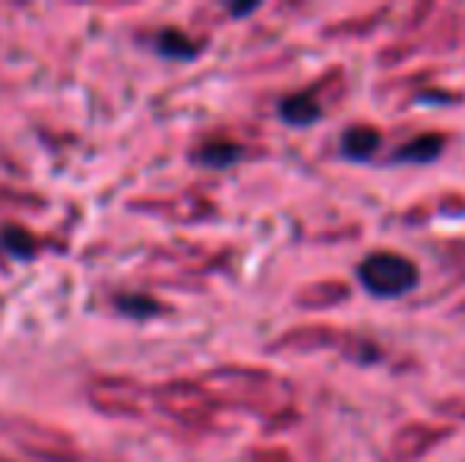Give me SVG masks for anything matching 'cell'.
I'll list each match as a JSON object with an SVG mask.
<instances>
[{"instance_id":"7","label":"cell","mask_w":465,"mask_h":462,"mask_svg":"<svg viewBox=\"0 0 465 462\" xmlns=\"http://www.w3.org/2000/svg\"><path fill=\"white\" fill-rule=\"evenodd\" d=\"M440 149H443V136L424 133V136H418V140L405 143L396 152V162H430L440 155Z\"/></svg>"},{"instance_id":"6","label":"cell","mask_w":465,"mask_h":462,"mask_svg":"<svg viewBox=\"0 0 465 462\" xmlns=\"http://www.w3.org/2000/svg\"><path fill=\"white\" fill-rule=\"evenodd\" d=\"M380 146V133L373 127H351L342 136V152L351 159H368L371 152H377Z\"/></svg>"},{"instance_id":"3","label":"cell","mask_w":465,"mask_h":462,"mask_svg":"<svg viewBox=\"0 0 465 462\" xmlns=\"http://www.w3.org/2000/svg\"><path fill=\"white\" fill-rule=\"evenodd\" d=\"M149 399L155 408L174 415V418L184 421H200L219 406L215 393L206 383H187V380H174V383H162V387L149 389Z\"/></svg>"},{"instance_id":"11","label":"cell","mask_w":465,"mask_h":462,"mask_svg":"<svg viewBox=\"0 0 465 462\" xmlns=\"http://www.w3.org/2000/svg\"><path fill=\"white\" fill-rule=\"evenodd\" d=\"M0 462H16V459H6V457H0Z\"/></svg>"},{"instance_id":"9","label":"cell","mask_w":465,"mask_h":462,"mask_svg":"<svg viewBox=\"0 0 465 462\" xmlns=\"http://www.w3.org/2000/svg\"><path fill=\"white\" fill-rule=\"evenodd\" d=\"M159 44L165 54H181V57L193 54V42H190L187 35H181V32H165V35L159 38Z\"/></svg>"},{"instance_id":"10","label":"cell","mask_w":465,"mask_h":462,"mask_svg":"<svg viewBox=\"0 0 465 462\" xmlns=\"http://www.w3.org/2000/svg\"><path fill=\"white\" fill-rule=\"evenodd\" d=\"M4 241H6V244H10V247H13V251H19V247H23V251H29V247H32V241H29V238H25V234H23V231H19V234H16V229H13V225H10V229H6V231H4Z\"/></svg>"},{"instance_id":"4","label":"cell","mask_w":465,"mask_h":462,"mask_svg":"<svg viewBox=\"0 0 465 462\" xmlns=\"http://www.w3.org/2000/svg\"><path fill=\"white\" fill-rule=\"evenodd\" d=\"M89 399L98 412L114 415V418H136V415L146 412L149 389H143L130 377H95L89 383Z\"/></svg>"},{"instance_id":"8","label":"cell","mask_w":465,"mask_h":462,"mask_svg":"<svg viewBox=\"0 0 465 462\" xmlns=\"http://www.w3.org/2000/svg\"><path fill=\"white\" fill-rule=\"evenodd\" d=\"M196 159L206 162V165H232L234 159H241V146H234L228 140H213L196 149Z\"/></svg>"},{"instance_id":"5","label":"cell","mask_w":465,"mask_h":462,"mask_svg":"<svg viewBox=\"0 0 465 462\" xmlns=\"http://www.w3.org/2000/svg\"><path fill=\"white\" fill-rule=\"evenodd\" d=\"M282 117H285L288 123H294V127H304V123L317 121L320 117V105L317 99H313L311 93H301V95H288L285 102H282Z\"/></svg>"},{"instance_id":"1","label":"cell","mask_w":465,"mask_h":462,"mask_svg":"<svg viewBox=\"0 0 465 462\" xmlns=\"http://www.w3.org/2000/svg\"><path fill=\"white\" fill-rule=\"evenodd\" d=\"M0 434L10 437L19 450H25L29 457L51 459V462H83L80 447L74 444V437L61 431V428L38 425L32 418H0Z\"/></svg>"},{"instance_id":"2","label":"cell","mask_w":465,"mask_h":462,"mask_svg":"<svg viewBox=\"0 0 465 462\" xmlns=\"http://www.w3.org/2000/svg\"><path fill=\"white\" fill-rule=\"evenodd\" d=\"M358 279L361 285L377 298H399L405 291L415 289L418 282V266L409 257L392 251H377L358 266Z\"/></svg>"}]
</instances>
